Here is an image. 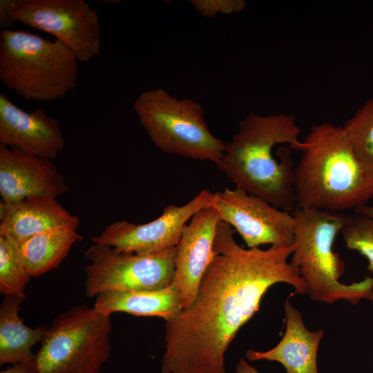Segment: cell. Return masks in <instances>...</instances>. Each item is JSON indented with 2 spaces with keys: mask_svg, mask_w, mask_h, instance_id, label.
<instances>
[{
  "mask_svg": "<svg viewBox=\"0 0 373 373\" xmlns=\"http://www.w3.org/2000/svg\"><path fill=\"white\" fill-rule=\"evenodd\" d=\"M340 233L348 249L366 258L367 270L373 274V218L356 213L349 214Z\"/></svg>",
  "mask_w": 373,
  "mask_h": 373,
  "instance_id": "obj_22",
  "label": "cell"
},
{
  "mask_svg": "<svg viewBox=\"0 0 373 373\" xmlns=\"http://www.w3.org/2000/svg\"><path fill=\"white\" fill-rule=\"evenodd\" d=\"M30 278L18 242L8 236L0 235L1 294L26 299L25 290Z\"/></svg>",
  "mask_w": 373,
  "mask_h": 373,
  "instance_id": "obj_21",
  "label": "cell"
},
{
  "mask_svg": "<svg viewBox=\"0 0 373 373\" xmlns=\"http://www.w3.org/2000/svg\"><path fill=\"white\" fill-rule=\"evenodd\" d=\"M176 247L142 256L94 244L84 253L85 292L88 297L113 291L156 290L170 286L175 274Z\"/></svg>",
  "mask_w": 373,
  "mask_h": 373,
  "instance_id": "obj_8",
  "label": "cell"
},
{
  "mask_svg": "<svg viewBox=\"0 0 373 373\" xmlns=\"http://www.w3.org/2000/svg\"><path fill=\"white\" fill-rule=\"evenodd\" d=\"M110 316L85 305L57 316L35 353L32 373H100L111 353Z\"/></svg>",
  "mask_w": 373,
  "mask_h": 373,
  "instance_id": "obj_6",
  "label": "cell"
},
{
  "mask_svg": "<svg viewBox=\"0 0 373 373\" xmlns=\"http://www.w3.org/2000/svg\"><path fill=\"white\" fill-rule=\"evenodd\" d=\"M78 59L58 40L25 30H2L0 79L26 100L61 99L77 85Z\"/></svg>",
  "mask_w": 373,
  "mask_h": 373,
  "instance_id": "obj_5",
  "label": "cell"
},
{
  "mask_svg": "<svg viewBox=\"0 0 373 373\" xmlns=\"http://www.w3.org/2000/svg\"><path fill=\"white\" fill-rule=\"evenodd\" d=\"M21 298L4 296L0 305V365L24 363L30 365L32 348L44 338L47 327L31 328L19 316Z\"/></svg>",
  "mask_w": 373,
  "mask_h": 373,
  "instance_id": "obj_18",
  "label": "cell"
},
{
  "mask_svg": "<svg viewBox=\"0 0 373 373\" xmlns=\"http://www.w3.org/2000/svg\"><path fill=\"white\" fill-rule=\"evenodd\" d=\"M133 109L151 141L163 152L216 164L222 157L227 143L211 132L198 102L156 88L142 93Z\"/></svg>",
  "mask_w": 373,
  "mask_h": 373,
  "instance_id": "obj_7",
  "label": "cell"
},
{
  "mask_svg": "<svg viewBox=\"0 0 373 373\" xmlns=\"http://www.w3.org/2000/svg\"><path fill=\"white\" fill-rule=\"evenodd\" d=\"M285 332L278 344L267 351L247 350L248 361L266 360L283 365L287 373H319L317 354L323 329L312 331L303 322L301 312L287 298L284 305Z\"/></svg>",
  "mask_w": 373,
  "mask_h": 373,
  "instance_id": "obj_15",
  "label": "cell"
},
{
  "mask_svg": "<svg viewBox=\"0 0 373 373\" xmlns=\"http://www.w3.org/2000/svg\"><path fill=\"white\" fill-rule=\"evenodd\" d=\"M81 239L77 229L63 226L40 232L19 244L30 277H39L57 268Z\"/></svg>",
  "mask_w": 373,
  "mask_h": 373,
  "instance_id": "obj_19",
  "label": "cell"
},
{
  "mask_svg": "<svg viewBox=\"0 0 373 373\" xmlns=\"http://www.w3.org/2000/svg\"><path fill=\"white\" fill-rule=\"evenodd\" d=\"M343 128L361 165L373 180V97L367 99Z\"/></svg>",
  "mask_w": 373,
  "mask_h": 373,
  "instance_id": "obj_20",
  "label": "cell"
},
{
  "mask_svg": "<svg viewBox=\"0 0 373 373\" xmlns=\"http://www.w3.org/2000/svg\"><path fill=\"white\" fill-rule=\"evenodd\" d=\"M211 207L217 211L220 221L238 232L249 249L262 245L281 247L294 243L295 220L291 213L279 209L239 186L213 193Z\"/></svg>",
  "mask_w": 373,
  "mask_h": 373,
  "instance_id": "obj_11",
  "label": "cell"
},
{
  "mask_svg": "<svg viewBox=\"0 0 373 373\" xmlns=\"http://www.w3.org/2000/svg\"><path fill=\"white\" fill-rule=\"evenodd\" d=\"M300 128L292 115L248 114L238 132L226 144L218 168L236 185L272 206L291 213L296 208L295 165L289 148L276 151L278 144H287L301 151Z\"/></svg>",
  "mask_w": 373,
  "mask_h": 373,
  "instance_id": "obj_2",
  "label": "cell"
},
{
  "mask_svg": "<svg viewBox=\"0 0 373 373\" xmlns=\"http://www.w3.org/2000/svg\"><path fill=\"white\" fill-rule=\"evenodd\" d=\"M354 211L356 213L365 215L373 218V205L370 206L367 204H364L356 208Z\"/></svg>",
  "mask_w": 373,
  "mask_h": 373,
  "instance_id": "obj_27",
  "label": "cell"
},
{
  "mask_svg": "<svg viewBox=\"0 0 373 373\" xmlns=\"http://www.w3.org/2000/svg\"><path fill=\"white\" fill-rule=\"evenodd\" d=\"M64 176L50 159L0 145V195L12 202L32 196L57 198L68 192Z\"/></svg>",
  "mask_w": 373,
  "mask_h": 373,
  "instance_id": "obj_13",
  "label": "cell"
},
{
  "mask_svg": "<svg viewBox=\"0 0 373 373\" xmlns=\"http://www.w3.org/2000/svg\"><path fill=\"white\" fill-rule=\"evenodd\" d=\"M236 373H260L244 358H240L236 365Z\"/></svg>",
  "mask_w": 373,
  "mask_h": 373,
  "instance_id": "obj_26",
  "label": "cell"
},
{
  "mask_svg": "<svg viewBox=\"0 0 373 373\" xmlns=\"http://www.w3.org/2000/svg\"><path fill=\"white\" fill-rule=\"evenodd\" d=\"M220 221L213 256L193 303L166 321L161 373H227L225 353L239 329L259 310L275 284L305 294L307 286L288 258L295 245L245 249Z\"/></svg>",
  "mask_w": 373,
  "mask_h": 373,
  "instance_id": "obj_1",
  "label": "cell"
},
{
  "mask_svg": "<svg viewBox=\"0 0 373 373\" xmlns=\"http://www.w3.org/2000/svg\"><path fill=\"white\" fill-rule=\"evenodd\" d=\"M303 142L294 169L296 208L344 212L373 198V180L343 126L315 124Z\"/></svg>",
  "mask_w": 373,
  "mask_h": 373,
  "instance_id": "obj_3",
  "label": "cell"
},
{
  "mask_svg": "<svg viewBox=\"0 0 373 373\" xmlns=\"http://www.w3.org/2000/svg\"><path fill=\"white\" fill-rule=\"evenodd\" d=\"M79 219L52 196H32L12 202H0V235L18 244L57 227L77 229Z\"/></svg>",
  "mask_w": 373,
  "mask_h": 373,
  "instance_id": "obj_16",
  "label": "cell"
},
{
  "mask_svg": "<svg viewBox=\"0 0 373 373\" xmlns=\"http://www.w3.org/2000/svg\"><path fill=\"white\" fill-rule=\"evenodd\" d=\"M0 373H32V372L29 364L19 363L1 370Z\"/></svg>",
  "mask_w": 373,
  "mask_h": 373,
  "instance_id": "obj_25",
  "label": "cell"
},
{
  "mask_svg": "<svg viewBox=\"0 0 373 373\" xmlns=\"http://www.w3.org/2000/svg\"><path fill=\"white\" fill-rule=\"evenodd\" d=\"M0 142L9 148L46 158H55L64 148L59 122L39 108L26 112L0 94Z\"/></svg>",
  "mask_w": 373,
  "mask_h": 373,
  "instance_id": "obj_14",
  "label": "cell"
},
{
  "mask_svg": "<svg viewBox=\"0 0 373 373\" xmlns=\"http://www.w3.org/2000/svg\"><path fill=\"white\" fill-rule=\"evenodd\" d=\"M291 214L295 248L290 262L305 281L310 298L328 304L339 300L354 305L362 299L373 301V278L349 285L339 281L345 265L333 246L349 214L300 208Z\"/></svg>",
  "mask_w": 373,
  "mask_h": 373,
  "instance_id": "obj_4",
  "label": "cell"
},
{
  "mask_svg": "<svg viewBox=\"0 0 373 373\" xmlns=\"http://www.w3.org/2000/svg\"><path fill=\"white\" fill-rule=\"evenodd\" d=\"M220 219L212 207L196 213L184 229L176 247L173 285L182 309L193 302L201 280L213 256V243Z\"/></svg>",
  "mask_w": 373,
  "mask_h": 373,
  "instance_id": "obj_12",
  "label": "cell"
},
{
  "mask_svg": "<svg viewBox=\"0 0 373 373\" xmlns=\"http://www.w3.org/2000/svg\"><path fill=\"white\" fill-rule=\"evenodd\" d=\"M93 307L106 315L125 312L139 316H156L166 321L182 309L176 288L156 290L107 291L95 297Z\"/></svg>",
  "mask_w": 373,
  "mask_h": 373,
  "instance_id": "obj_17",
  "label": "cell"
},
{
  "mask_svg": "<svg viewBox=\"0 0 373 373\" xmlns=\"http://www.w3.org/2000/svg\"><path fill=\"white\" fill-rule=\"evenodd\" d=\"M190 3L203 17L213 18L218 14L231 15L244 10L245 0H191Z\"/></svg>",
  "mask_w": 373,
  "mask_h": 373,
  "instance_id": "obj_23",
  "label": "cell"
},
{
  "mask_svg": "<svg viewBox=\"0 0 373 373\" xmlns=\"http://www.w3.org/2000/svg\"><path fill=\"white\" fill-rule=\"evenodd\" d=\"M213 196L209 190H202L184 205L166 206L159 217L144 224L115 221L91 240L123 253L148 256L166 251L178 246L184 227L196 213L211 207Z\"/></svg>",
  "mask_w": 373,
  "mask_h": 373,
  "instance_id": "obj_10",
  "label": "cell"
},
{
  "mask_svg": "<svg viewBox=\"0 0 373 373\" xmlns=\"http://www.w3.org/2000/svg\"><path fill=\"white\" fill-rule=\"evenodd\" d=\"M23 0H1L0 1V28L2 30L9 29L15 23L13 13Z\"/></svg>",
  "mask_w": 373,
  "mask_h": 373,
  "instance_id": "obj_24",
  "label": "cell"
},
{
  "mask_svg": "<svg viewBox=\"0 0 373 373\" xmlns=\"http://www.w3.org/2000/svg\"><path fill=\"white\" fill-rule=\"evenodd\" d=\"M13 19L54 36L87 62L101 48L97 12L83 0H23Z\"/></svg>",
  "mask_w": 373,
  "mask_h": 373,
  "instance_id": "obj_9",
  "label": "cell"
}]
</instances>
